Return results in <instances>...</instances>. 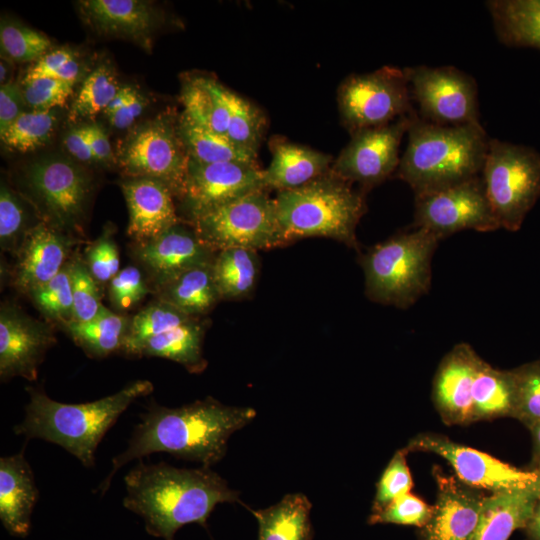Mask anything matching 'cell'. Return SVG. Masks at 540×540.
Segmentation results:
<instances>
[{"instance_id": "6da1fadb", "label": "cell", "mask_w": 540, "mask_h": 540, "mask_svg": "<svg viewBox=\"0 0 540 540\" xmlns=\"http://www.w3.org/2000/svg\"><path fill=\"white\" fill-rule=\"evenodd\" d=\"M256 414L251 407L224 405L212 397L176 408L151 400L140 414L127 448L112 459L111 471L97 491L104 495L121 467L156 452L211 467L225 456L229 437Z\"/></svg>"}, {"instance_id": "7a4b0ae2", "label": "cell", "mask_w": 540, "mask_h": 540, "mask_svg": "<svg viewBox=\"0 0 540 540\" xmlns=\"http://www.w3.org/2000/svg\"><path fill=\"white\" fill-rule=\"evenodd\" d=\"M139 460L124 477L123 506L144 520L153 537L174 540L176 531L189 523L207 529L216 505L242 503L239 492L210 467L187 469Z\"/></svg>"}, {"instance_id": "3957f363", "label": "cell", "mask_w": 540, "mask_h": 540, "mask_svg": "<svg viewBox=\"0 0 540 540\" xmlns=\"http://www.w3.org/2000/svg\"><path fill=\"white\" fill-rule=\"evenodd\" d=\"M27 391L25 417L14 427V433L27 440L57 444L83 466L92 467L104 435L136 399L153 391V384L137 380L112 395L79 404L55 401L41 389L28 387Z\"/></svg>"}, {"instance_id": "277c9868", "label": "cell", "mask_w": 540, "mask_h": 540, "mask_svg": "<svg viewBox=\"0 0 540 540\" xmlns=\"http://www.w3.org/2000/svg\"><path fill=\"white\" fill-rule=\"evenodd\" d=\"M408 144L396 176L415 196L436 192L482 173L489 137L480 123L437 125L410 115Z\"/></svg>"}, {"instance_id": "5b68a950", "label": "cell", "mask_w": 540, "mask_h": 540, "mask_svg": "<svg viewBox=\"0 0 540 540\" xmlns=\"http://www.w3.org/2000/svg\"><path fill=\"white\" fill-rule=\"evenodd\" d=\"M276 214L286 243L304 237H327L357 248L356 227L366 212L363 194L334 174L278 192Z\"/></svg>"}, {"instance_id": "8992f818", "label": "cell", "mask_w": 540, "mask_h": 540, "mask_svg": "<svg viewBox=\"0 0 540 540\" xmlns=\"http://www.w3.org/2000/svg\"><path fill=\"white\" fill-rule=\"evenodd\" d=\"M439 241L414 227L370 248L360 260L366 296L400 309L412 306L431 287L432 257Z\"/></svg>"}, {"instance_id": "52a82bcc", "label": "cell", "mask_w": 540, "mask_h": 540, "mask_svg": "<svg viewBox=\"0 0 540 540\" xmlns=\"http://www.w3.org/2000/svg\"><path fill=\"white\" fill-rule=\"evenodd\" d=\"M481 176L500 228L518 231L540 198V153L490 138Z\"/></svg>"}, {"instance_id": "ba28073f", "label": "cell", "mask_w": 540, "mask_h": 540, "mask_svg": "<svg viewBox=\"0 0 540 540\" xmlns=\"http://www.w3.org/2000/svg\"><path fill=\"white\" fill-rule=\"evenodd\" d=\"M200 239L215 252L228 248L258 251L285 245L274 199L259 190L190 220Z\"/></svg>"}, {"instance_id": "9c48e42d", "label": "cell", "mask_w": 540, "mask_h": 540, "mask_svg": "<svg viewBox=\"0 0 540 540\" xmlns=\"http://www.w3.org/2000/svg\"><path fill=\"white\" fill-rule=\"evenodd\" d=\"M412 102L404 69L392 66L350 75L337 91L341 122L350 134L409 116L415 111Z\"/></svg>"}, {"instance_id": "30bf717a", "label": "cell", "mask_w": 540, "mask_h": 540, "mask_svg": "<svg viewBox=\"0 0 540 540\" xmlns=\"http://www.w3.org/2000/svg\"><path fill=\"white\" fill-rule=\"evenodd\" d=\"M419 117L427 122L457 126L479 121L475 79L453 66L404 68Z\"/></svg>"}, {"instance_id": "8fae6325", "label": "cell", "mask_w": 540, "mask_h": 540, "mask_svg": "<svg viewBox=\"0 0 540 540\" xmlns=\"http://www.w3.org/2000/svg\"><path fill=\"white\" fill-rule=\"evenodd\" d=\"M413 227L439 240L463 230L490 232L500 228L488 200L482 176L415 196Z\"/></svg>"}, {"instance_id": "7c38bea8", "label": "cell", "mask_w": 540, "mask_h": 540, "mask_svg": "<svg viewBox=\"0 0 540 540\" xmlns=\"http://www.w3.org/2000/svg\"><path fill=\"white\" fill-rule=\"evenodd\" d=\"M188 163L178 125L167 119L137 129L127 139L120 156L121 167L129 178L158 180L179 198L184 192Z\"/></svg>"}, {"instance_id": "4fadbf2b", "label": "cell", "mask_w": 540, "mask_h": 540, "mask_svg": "<svg viewBox=\"0 0 540 540\" xmlns=\"http://www.w3.org/2000/svg\"><path fill=\"white\" fill-rule=\"evenodd\" d=\"M404 448L408 453L420 451L442 457L461 482L491 493L526 487L540 478L534 470L519 469L440 434H418Z\"/></svg>"}, {"instance_id": "5bb4252c", "label": "cell", "mask_w": 540, "mask_h": 540, "mask_svg": "<svg viewBox=\"0 0 540 540\" xmlns=\"http://www.w3.org/2000/svg\"><path fill=\"white\" fill-rule=\"evenodd\" d=\"M410 115L351 133L350 141L334 159L331 171L351 184L358 183L363 190L384 182L399 166V148L408 131Z\"/></svg>"}, {"instance_id": "9a60e30c", "label": "cell", "mask_w": 540, "mask_h": 540, "mask_svg": "<svg viewBox=\"0 0 540 540\" xmlns=\"http://www.w3.org/2000/svg\"><path fill=\"white\" fill-rule=\"evenodd\" d=\"M26 182L50 224L61 231L78 230L90 192L84 170L62 157H45L26 171Z\"/></svg>"}, {"instance_id": "2e32d148", "label": "cell", "mask_w": 540, "mask_h": 540, "mask_svg": "<svg viewBox=\"0 0 540 540\" xmlns=\"http://www.w3.org/2000/svg\"><path fill=\"white\" fill-rule=\"evenodd\" d=\"M266 190L257 164L201 163L189 158L181 197L190 220L249 193Z\"/></svg>"}, {"instance_id": "e0dca14e", "label": "cell", "mask_w": 540, "mask_h": 540, "mask_svg": "<svg viewBox=\"0 0 540 540\" xmlns=\"http://www.w3.org/2000/svg\"><path fill=\"white\" fill-rule=\"evenodd\" d=\"M55 342L50 327L31 318L14 305L0 311V377L34 381L46 351Z\"/></svg>"}, {"instance_id": "ac0fdd59", "label": "cell", "mask_w": 540, "mask_h": 540, "mask_svg": "<svg viewBox=\"0 0 540 540\" xmlns=\"http://www.w3.org/2000/svg\"><path fill=\"white\" fill-rule=\"evenodd\" d=\"M433 476L436 500L428 522L418 529V540H473L486 494L440 468L433 469Z\"/></svg>"}, {"instance_id": "d6986e66", "label": "cell", "mask_w": 540, "mask_h": 540, "mask_svg": "<svg viewBox=\"0 0 540 540\" xmlns=\"http://www.w3.org/2000/svg\"><path fill=\"white\" fill-rule=\"evenodd\" d=\"M216 253L193 228L179 223L157 238L138 244L135 250L157 289L191 268L212 263Z\"/></svg>"}, {"instance_id": "ffe728a7", "label": "cell", "mask_w": 540, "mask_h": 540, "mask_svg": "<svg viewBox=\"0 0 540 540\" xmlns=\"http://www.w3.org/2000/svg\"><path fill=\"white\" fill-rule=\"evenodd\" d=\"M481 361L467 343L455 345L440 361L432 383V402L446 425L472 424V387Z\"/></svg>"}, {"instance_id": "44dd1931", "label": "cell", "mask_w": 540, "mask_h": 540, "mask_svg": "<svg viewBox=\"0 0 540 540\" xmlns=\"http://www.w3.org/2000/svg\"><path fill=\"white\" fill-rule=\"evenodd\" d=\"M71 244L63 231L48 222L31 227L16 253L14 286L30 294L50 281L67 263Z\"/></svg>"}, {"instance_id": "7402d4cb", "label": "cell", "mask_w": 540, "mask_h": 540, "mask_svg": "<svg viewBox=\"0 0 540 540\" xmlns=\"http://www.w3.org/2000/svg\"><path fill=\"white\" fill-rule=\"evenodd\" d=\"M128 213V235L138 244L151 241L179 223L173 193L162 182L145 177L121 183Z\"/></svg>"}, {"instance_id": "603a6c76", "label": "cell", "mask_w": 540, "mask_h": 540, "mask_svg": "<svg viewBox=\"0 0 540 540\" xmlns=\"http://www.w3.org/2000/svg\"><path fill=\"white\" fill-rule=\"evenodd\" d=\"M39 491L24 448L0 458V519L13 536L29 534L31 514Z\"/></svg>"}, {"instance_id": "cb8c5ba5", "label": "cell", "mask_w": 540, "mask_h": 540, "mask_svg": "<svg viewBox=\"0 0 540 540\" xmlns=\"http://www.w3.org/2000/svg\"><path fill=\"white\" fill-rule=\"evenodd\" d=\"M272 160L263 170L265 189L278 192L303 186L330 171L333 157L275 136L269 142Z\"/></svg>"}, {"instance_id": "d4e9b609", "label": "cell", "mask_w": 540, "mask_h": 540, "mask_svg": "<svg viewBox=\"0 0 540 540\" xmlns=\"http://www.w3.org/2000/svg\"><path fill=\"white\" fill-rule=\"evenodd\" d=\"M539 499L540 478L526 487L486 495L473 540H508L524 529Z\"/></svg>"}, {"instance_id": "484cf974", "label": "cell", "mask_w": 540, "mask_h": 540, "mask_svg": "<svg viewBox=\"0 0 540 540\" xmlns=\"http://www.w3.org/2000/svg\"><path fill=\"white\" fill-rule=\"evenodd\" d=\"M79 3L85 20L101 34L147 44L156 24L155 11L144 1L85 0Z\"/></svg>"}, {"instance_id": "4316f807", "label": "cell", "mask_w": 540, "mask_h": 540, "mask_svg": "<svg viewBox=\"0 0 540 540\" xmlns=\"http://www.w3.org/2000/svg\"><path fill=\"white\" fill-rule=\"evenodd\" d=\"M486 6L502 44L540 50V0H490Z\"/></svg>"}, {"instance_id": "83f0119b", "label": "cell", "mask_w": 540, "mask_h": 540, "mask_svg": "<svg viewBox=\"0 0 540 540\" xmlns=\"http://www.w3.org/2000/svg\"><path fill=\"white\" fill-rule=\"evenodd\" d=\"M246 508L259 524L258 540H312V503L303 493L286 494L278 503L254 510Z\"/></svg>"}, {"instance_id": "f1b7e54d", "label": "cell", "mask_w": 540, "mask_h": 540, "mask_svg": "<svg viewBox=\"0 0 540 540\" xmlns=\"http://www.w3.org/2000/svg\"><path fill=\"white\" fill-rule=\"evenodd\" d=\"M514 407L512 369H497L482 359L472 387L471 422L513 417Z\"/></svg>"}, {"instance_id": "f546056e", "label": "cell", "mask_w": 540, "mask_h": 540, "mask_svg": "<svg viewBox=\"0 0 540 540\" xmlns=\"http://www.w3.org/2000/svg\"><path fill=\"white\" fill-rule=\"evenodd\" d=\"M227 92L226 87L212 78L188 80L181 92L182 114L195 124L226 136L230 117Z\"/></svg>"}, {"instance_id": "4dcf8cb0", "label": "cell", "mask_w": 540, "mask_h": 540, "mask_svg": "<svg viewBox=\"0 0 540 540\" xmlns=\"http://www.w3.org/2000/svg\"><path fill=\"white\" fill-rule=\"evenodd\" d=\"M203 324L197 318L147 340L137 357H160L175 361L191 373H200L207 362L203 357Z\"/></svg>"}, {"instance_id": "1f68e13d", "label": "cell", "mask_w": 540, "mask_h": 540, "mask_svg": "<svg viewBox=\"0 0 540 540\" xmlns=\"http://www.w3.org/2000/svg\"><path fill=\"white\" fill-rule=\"evenodd\" d=\"M160 300L191 317L209 312L220 301L212 263L191 268L158 289Z\"/></svg>"}, {"instance_id": "d6a6232c", "label": "cell", "mask_w": 540, "mask_h": 540, "mask_svg": "<svg viewBox=\"0 0 540 540\" xmlns=\"http://www.w3.org/2000/svg\"><path fill=\"white\" fill-rule=\"evenodd\" d=\"M214 281L221 300H240L254 291L260 272L257 251L245 248L220 250L212 262Z\"/></svg>"}, {"instance_id": "836d02e7", "label": "cell", "mask_w": 540, "mask_h": 540, "mask_svg": "<svg viewBox=\"0 0 540 540\" xmlns=\"http://www.w3.org/2000/svg\"><path fill=\"white\" fill-rule=\"evenodd\" d=\"M65 326L74 342L89 356L104 358L121 350L129 321L103 306L93 319L71 321Z\"/></svg>"}, {"instance_id": "e575fe53", "label": "cell", "mask_w": 540, "mask_h": 540, "mask_svg": "<svg viewBox=\"0 0 540 540\" xmlns=\"http://www.w3.org/2000/svg\"><path fill=\"white\" fill-rule=\"evenodd\" d=\"M178 130L190 159L201 163L238 162L257 164V154L242 149L226 136L195 124L183 114Z\"/></svg>"}, {"instance_id": "d590c367", "label": "cell", "mask_w": 540, "mask_h": 540, "mask_svg": "<svg viewBox=\"0 0 540 540\" xmlns=\"http://www.w3.org/2000/svg\"><path fill=\"white\" fill-rule=\"evenodd\" d=\"M192 318L171 304L159 300L140 312L129 322L121 350L136 356L140 347L149 339L176 328Z\"/></svg>"}, {"instance_id": "8d00e7d4", "label": "cell", "mask_w": 540, "mask_h": 540, "mask_svg": "<svg viewBox=\"0 0 540 540\" xmlns=\"http://www.w3.org/2000/svg\"><path fill=\"white\" fill-rule=\"evenodd\" d=\"M227 100L230 117L226 137L242 149L257 154L267 125L264 113L229 89Z\"/></svg>"}, {"instance_id": "74e56055", "label": "cell", "mask_w": 540, "mask_h": 540, "mask_svg": "<svg viewBox=\"0 0 540 540\" xmlns=\"http://www.w3.org/2000/svg\"><path fill=\"white\" fill-rule=\"evenodd\" d=\"M120 89L113 70L107 65H99L83 81L71 105L69 119L76 121L104 112Z\"/></svg>"}, {"instance_id": "f35d334b", "label": "cell", "mask_w": 540, "mask_h": 540, "mask_svg": "<svg viewBox=\"0 0 540 540\" xmlns=\"http://www.w3.org/2000/svg\"><path fill=\"white\" fill-rule=\"evenodd\" d=\"M57 124L55 110L23 112L0 135L2 142L12 150L29 152L43 146L52 136Z\"/></svg>"}, {"instance_id": "ab89813d", "label": "cell", "mask_w": 540, "mask_h": 540, "mask_svg": "<svg viewBox=\"0 0 540 540\" xmlns=\"http://www.w3.org/2000/svg\"><path fill=\"white\" fill-rule=\"evenodd\" d=\"M51 46L44 34L15 22L2 21L0 47L2 54L13 62L38 61Z\"/></svg>"}, {"instance_id": "60d3db41", "label": "cell", "mask_w": 540, "mask_h": 540, "mask_svg": "<svg viewBox=\"0 0 540 540\" xmlns=\"http://www.w3.org/2000/svg\"><path fill=\"white\" fill-rule=\"evenodd\" d=\"M47 318L63 325L73 321V297L69 262L50 281L29 294Z\"/></svg>"}, {"instance_id": "b9f144b4", "label": "cell", "mask_w": 540, "mask_h": 540, "mask_svg": "<svg viewBox=\"0 0 540 540\" xmlns=\"http://www.w3.org/2000/svg\"><path fill=\"white\" fill-rule=\"evenodd\" d=\"M515 381L513 417L527 428L540 422V359L512 369Z\"/></svg>"}, {"instance_id": "7bdbcfd3", "label": "cell", "mask_w": 540, "mask_h": 540, "mask_svg": "<svg viewBox=\"0 0 540 540\" xmlns=\"http://www.w3.org/2000/svg\"><path fill=\"white\" fill-rule=\"evenodd\" d=\"M69 268L73 297V321H89L103 307L98 283L92 277L86 263L81 259L69 262Z\"/></svg>"}, {"instance_id": "ee69618b", "label": "cell", "mask_w": 540, "mask_h": 540, "mask_svg": "<svg viewBox=\"0 0 540 540\" xmlns=\"http://www.w3.org/2000/svg\"><path fill=\"white\" fill-rule=\"evenodd\" d=\"M408 452L405 448L397 450L383 470L377 484L371 512H377L394 499L409 493L413 480L407 464Z\"/></svg>"}, {"instance_id": "f6af8a7d", "label": "cell", "mask_w": 540, "mask_h": 540, "mask_svg": "<svg viewBox=\"0 0 540 540\" xmlns=\"http://www.w3.org/2000/svg\"><path fill=\"white\" fill-rule=\"evenodd\" d=\"M432 505L412 493H406L377 512H371L368 524H397L422 528L432 514Z\"/></svg>"}, {"instance_id": "bcb514c9", "label": "cell", "mask_w": 540, "mask_h": 540, "mask_svg": "<svg viewBox=\"0 0 540 540\" xmlns=\"http://www.w3.org/2000/svg\"><path fill=\"white\" fill-rule=\"evenodd\" d=\"M27 216L24 205L6 184L0 189V243L1 248L17 253L26 233Z\"/></svg>"}, {"instance_id": "7dc6e473", "label": "cell", "mask_w": 540, "mask_h": 540, "mask_svg": "<svg viewBox=\"0 0 540 540\" xmlns=\"http://www.w3.org/2000/svg\"><path fill=\"white\" fill-rule=\"evenodd\" d=\"M73 86L53 78L23 81V96L32 110H54L64 106L72 94Z\"/></svg>"}, {"instance_id": "c3c4849f", "label": "cell", "mask_w": 540, "mask_h": 540, "mask_svg": "<svg viewBox=\"0 0 540 540\" xmlns=\"http://www.w3.org/2000/svg\"><path fill=\"white\" fill-rule=\"evenodd\" d=\"M148 293L140 270L128 266L120 270L110 281L109 297L113 307L126 311L139 303Z\"/></svg>"}, {"instance_id": "681fc988", "label": "cell", "mask_w": 540, "mask_h": 540, "mask_svg": "<svg viewBox=\"0 0 540 540\" xmlns=\"http://www.w3.org/2000/svg\"><path fill=\"white\" fill-rule=\"evenodd\" d=\"M85 263L98 284L111 281L120 271L119 252L108 230L89 246Z\"/></svg>"}, {"instance_id": "f907efd6", "label": "cell", "mask_w": 540, "mask_h": 540, "mask_svg": "<svg viewBox=\"0 0 540 540\" xmlns=\"http://www.w3.org/2000/svg\"><path fill=\"white\" fill-rule=\"evenodd\" d=\"M146 99L131 86L121 87L104 111L110 124L117 129L130 127L142 114Z\"/></svg>"}, {"instance_id": "816d5d0a", "label": "cell", "mask_w": 540, "mask_h": 540, "mask_svg": "<svg viewBox=\"0 0 540 540\" xmlns=\"http://www.w3.org/2000/svg\"><path fill=\"white\" fill-rule=\"evenodd\" d=\"M26 105L22 89L8 81L0 88V135L23 113Z\"/></svg>"}, {"instance_id": "f5cc1de1", "label": "cell", "mask_w": 540, "mask_h": 540, "mask_svg": "<svg viewBox=\"0 0 540 540\" xmlns=\"http://www.w3.org/2000/svg\"><path fill=\"white\" fill-rule=\"evenodd\" d=\"M74 57L71 51L60 48L47 52L32 65L25 75L24 81L36 78H55L60 70Z\"/></svg>"}, {"instance_id": "db71d44e", "label": "cell", "mask_w": 540, "mask_h": 540, "mask_svg": "<svg viewBox=\"0 0 540 540\" xmlns=\"http://www.w3.org/2000/svg\"><path fill=\"white\" fill-rule=\"evenodd\" d=\"M66 150L80 162L96 161L88 140L87 126H81L69 131L64 139Z\"/></svg>"}, {"instance_id": "11a10c76", "label": "cell", "mask_w": 540, "mask_h": 540, "mask_svg": "<svg viewBox=\"0 0 540 540\" xmlns=\"http://www.w3.org/2000/svg\"><path fill=\"white\" fill-rule=\"evenodd\" d=\"M88 140L96 161L108 162L113 158L112 147L105 131L96 123L87 126Z\"/></svg>"}, {"instance_id": "9f6ffc18", "label": "cell", "mask_w": 540, "mask_h": 540, "mask_svg": "<svg viewBox=\"0 0 540 540\" xmlns=\"http://www.w3.org/2000/svg\"><path fill=\"white\" fill-rule=\"evenodd\" d=\"M525 540H540V499L524 529Z\"/></svg>"}, {"instance_id": "6f0895ef", "label": "cell", "mask_w": 540, "mask_h": 540, "mask_svg": "<svg viewBox=\"0 0 540 540\" xmlns=\"http://www.w3.org/2000/svg\"><path fill=\"white\" fill-rule=\"evenodd\" d=\"M532 436V460L529 468L540 465V422L529 428Z\"/></svg>"}, {"instance_id": "680465c9", "label": "cell", "mask_w": 540, "mask_h": 540, "mask_svg": "<svg viewBox=\"0 0 540 540\" xmlns=\"http://www.w3.org/2000/svg\"><path fill=\"white\" fill-rule=\"evenodd\" d=\"M7 77H8V66L6 64V61L1 60L0 63V82L1 85H4L7 83Z\"/></svg>"}, {"instance_id": "91938a15", "label": "cell", "mask_w": 540, "mask_h": 540, "mask_svg": "<svg viewBox=\"0 0 540 540\" xmlns=\"http://www.w3.org/2000/svg\"><path fill=\"white\" fill-rule=\"evenodd\" d=\"M528 469H530V470H534V471H536L537 473H539V474H540V465H538V466H535V467H532V468H528Z\"/></svg>"}]
</instances>
